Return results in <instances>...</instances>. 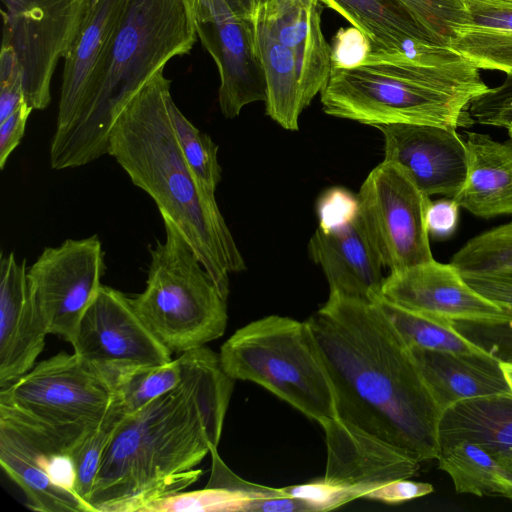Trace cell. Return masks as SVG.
Here are the masks:
<instances>
[{
  "instance_id": "cell-16",
  "label": "cell",
  "mask_w": 512,
  "mask_h": 512,
  "mask_svg": "<svg viewBox=\"0 0 512 512\" xmlns=\"http://www.w3.org/2000/svg\"><path fill=\"white\" fill-rule=\"evenodd\" d=\"M384 139V160L401 166L428 196L452 198L468 172V150L456 129L423 124L376 127Z\"/></svg>"
},
{
  "instance_id": "cell-47",
  "label": "cell",
  "mask_w": 512,
  "mask_h": 512,
  "mask_svg": "<svg viewBox=\"0 0 512 512\" xmlns=\"http://www.w3.org/2000/svg\"><path fill=\"white\" fill-rule=\"evenodd\" d=\"M485 6L512 9V0H467Z\"/></svg>"
},
{
  "instance_id": "cell-4",
  "label": "cell",
  "mask_w": 512,
  "mask_h": 512,
  "mask_svg": "<svg viewBox=\"0 0 512 512\" xmlns=\"http://www.w3.org/2000/svg\"><path fill=\"white\" fill-rule=\"evenodd\" d=\"M197 38L190 0H128L93 91L75 120L55 130L51 168H76L107 154L123 108L170 59L189 54Z\"/></svg>"
},
{
  "instance_id": "cell-14",
  "label": "cell",
  "mask_w": 512,
  "mask_h": 512,
  "mask_svg": "<svg viewBox=\"0 0 512 512\" xmlns=\"http://www.w3.org/2000/svg\"><path fill=\"white\" fill-rule=\"evenodd\" d=\"M74 353L105 373L166 364L172 352L135 310L131 297L102 285L69 341Z\"/></svg>"
},
{
  "instance_id": "cell-15",
  "label": "cell",
  "mask_w": 512,
  "mask_h": 512,
  "mask_svg": "<svg viewBox=\"0 0 512 512\" xmlns=\"http://www.w3.org/2000/svg\"><path fill=\"white\" fill-rule=\"evenodd\" d=\"M381 297L407 311L452 322L492 323L512 315V308L476 291L451 263L435 259L390 271Z\"/></svg>"
},
{
  "instance_id": "cell-3",
  "label": "cell",
  "mask_w": 512,
  "mask_h": 512,
  "mask_svg": "<svg viewBox=\"0 0 512 512\" xmlns=\"http://www.w3.org/2000/svg\"><path fill=\"white\" fill-rule=\"evenodd\" d=\"M171 81L159 70L127 103L108 138L132 183L155 202L192 248L224 298L229 274L246 268L243 256L208 189L187 164L170 116Z\"/></svg>"
},
{
  "instance_id": "cell-23",
  "label": "cell",
  "mask_w": 512,
  "mask_h": 512,
  "mask_svg": "<svg viewBox=\"0 0 512 512\" xmlns=\"http://www.w3.org/2000/svg\"><path fill=\"white\" fill-rule=\"evenodd\" d=\"M441 412L477 398L509 395L499 361L487 352L454 353L410 347Z\"/></svg>"
},
{
  "instance_id": "cell-40",
  "label": "cell",
  "mask_w": 512,
  "mask_h": 512,
  "mask_svg": "<svg viewBox=\"0 0 512 512\" xmlns=\"http://www.w3.org/2000/svg\"><path fill=\"white\" fill-rule=\"evenodd\" d=\"M210 455L212 463L211 474L206 486L244 492L254 499L287 496L282 488L259 485L239 477L221 459L217 446L211 448Z\"/></svg>"
},
{
  "instance_id": "cell-28",
  "label": "cell",
  "mask_w": 512,
  "mask_h": 512,
  "mask_svg": "<svg viewBox=\"0 0 512 512\" xmlns=\"http://www.w3.org/2000/svg\"><path fill=\"white\" fill-rule=\"evenodd\" d=\"M436 460L457 493L512 500V475L480 445L459 441L441 447Z\"/></svg>"
},
{
  "instance_id": "cell-30",
  "label": "cell",
  "mask_w": 512,
  "mask_h": 512,
  "mask_svg": "<svg viewBox=\"0 0 512 512\" xmlns=\"http://www.w3.org/2000/svg\"><path fill=\"white\" fill-rule=\"evenodd\" d=\"M106 374L116 400L124 412L130 414L175 388L182 380L183 364L179 356L166 364L127 368Z\"/></svg>"
},
{
  "instance_id": "cell-13",
  "label": "cell",
  "mask_w": 512,
  "mask_h": 512,
  "mask_svg": "<svg viewBox=\"0 0 512 512\" xmlns=\"http://www.w3.org/2000/svg\"><path fill=\"white\" fill-rule=\"evenodd\" d=\"M106 270L98 235L46 247L27 269L32 309L48 334L70 341Z\"/></svg>"
},
{
  "instance_id": "cell-19",
  "label": "cell",
  "mask_w": 512,
  "mask_h": 512,
  "mask_svg": "<svg viewBox=\"0 0 512 512\" xmlns=\"http://www.w3.org/2000/svg\"><path fill=\"white\" fill-rule=\"evenodd\" d=\"M258 11L274 37L294 54L305 108L321 93L332 70L331 46L321 28V3L264 0Z\"/></svg>"
},
{
  "instance_id": "cell-42",
  "label": "cell",
  "mask_w": 512,
  "mask_h": 512,
  "mask_svg": "<svg viewBox=\"0 0 512 512\" xmlns=\"http://www.w3.org/2000/svg\"><path fill=\"white\" fill-rule=\"evenodd\" d=\"M24 101L22 77L12 49L1 45L0 53V122L7 119Z\"/></svg>"
},
{
  "instance_id": "cell-17",
  "label": "cell",
  "mask_w": 512,
  "mask_h": 512,
  "mask_svg": "<svg viewBox=\"0 0 512 512\" xmlns=\"http://www.w3.org/2000/svg\"><path fill=\"white\" fill-rule=\"evenodd\" d=\"M327 447L324 479L363 498L387 482L414 477L420 462L401 449L338 417L322 425Z\"/></svg>"
},
{
  "instance_id": "cell-5",
  "label": "cell",
  "mask_w": 512,
  "mask_h": 512,
  "mask_svg": "<svg viewBox=\"0 0 512 512\" xmlns=\"http://www.w3.org/2000/svg\"><path fill=\"white\" fill-rule=\"evenodd\" d=\"M488 88L467 59L434 65L408 53L372 51L360 66L332 67L320 99L326 114L372 127L423 124L457 130L474 123L470 104Z\"/></svg>"
},
{
  "instance_id": "cell-43",
  "label": "cell",
  "mask_w": 512,
  "mask_h": 512,
  "mask_svg": "<svg viewBox=\"0 0 512 512\" xmlns=\"http://www.w3.org/2000/svg\"><path fill=\"white\" fill-rule=\"evenodd\" d=\"M433 490V486L429 483L412 481L410 478H401L374 488L363 498L397 505L426 496L432 493Z\"/></svg>"
},
{
  "instance_id": "cell-22",
  "label": "cell",
  "mask_w": 512,
  "mask_h": 512,
  "mask_svg": "<svg viewBox=\"0 0 512 512\" xmlns=\"http://www.w3.org/2000/svg\"><path fill=\"white\" fill-rule=\"evenodd\" d=\"M341 16L363 32L372 51L408 53L439 63L464 59L423 28L396 0H334Z\"/></svg>"
},
{
  "instance_id": "cell-9",
  "label": "cell",
  "mask_w": 512,
  "mask_h": 512,
  "mask_svg": "<svg viewBox=\"0 0 512 512\" xmlns=\"http://www.w3.org/2000/svg\"><path fill=\"white\" fill-rule=\"evenodd\" d=\"M357 196L359 218L384 267L396 271L434 259L426 226L430 196L401 166L383 160Z\"/></svg>"
},
{
  "instance_id": "cell-39",
  "label": "cell",
  "mask_w": 512,
  "mask_h": 512,
  "mask_svg": "<svg viewBox=\"0 0 512 512\" xmlns=\"http://www.w3.org/2000/svg\"><path fill=\"white\" fill-rule=\"evenodd\" d=\"M318 228L331 232L342 228L359 216L358 196L343 187H331L317 200Z\"/></svg>"
},
{
  "instance_id": "cell-11",
  "label": "cell",
  "mask_w": 512,
  "mask_h": 512,
  "mask_svg": "<svg viewBox=\"0 0 512 512\" xmlns=\"http://www.w3.org/2000/svg\"><path fill=\"white\" fill-rule=\"evenodd\" d=\"M0 464L40 512H92L76 493L72 448L33 421L0 406Z\"/></svg>"
},
{
  "instance_id": "cell-32",
  "label": "cell",
  "mask_w": 512,
  "mask_h": 512,
  "mask_svg": "<svg viewBox=\"0 0 512 512\" xmlns=\"http://www.w3.org/2000/svg\"><path fill=\"white\" fill-rule=\"evenodd\" d=\"M170 116L181 152L196 177L215 192L221 181L218 145L212 138L196 128L172 100Z\"/></svg>"
},
{
  "instance_id": "cell-29",
  "label": "cell",
  "mask_w": 512,
  "mask_h": 512,
  "mask_svg": "<svg viewBox=\"0 0 512 512\" xmlns=\"http://www.w3.org/2000/svg\"><path fill=\"white\" fill-rule=\"evenodd\" d=\"M409 347L454 353H484L455 329V322L400 308L381 296L374 300Z\"/></svg>"
},
{
  "instance_id": "cell-7",
  "label": "cell",
  "mask_w": 512,
  "mask_h": 512,
  "mask_svg": "<svg viewBox=\"0 0 512 512\" xmlns=\"http://www.w3.org/2000/svg\"><path fill=\"white\" fill-rule=\"evenodd\" d=\"M163 223L165 240L150 249L146 287L131 300L157 338L184 353L224 334L227 299L176 226Z\"/></svg>"
},
{
  "instance_id": "cell-25",
  "label": "cell",
  "mask_w": 512,
  "mask_h": 512,
  "mask_svg": "<svg viewBox=\"0 0 512 512\" xmlns=\"http://www.w3.org/2000/svg\"><path fill=\"white\" fill-rule=\"evenodd\" d=\"M459 441L480 445L512 475V396L457 403L442 413L440 448Z\"/></svg>"
},
{
  "instance_id": "cell-35",
  "label": "cell",
  "mask_w": 512,
  "mask_h": 512,
  "mask_svg": "<svg viewBox=\"0 0 512 512\" xmlns=\"http://www.w3.org/2000/svg\"><path fill=\"white\" fill-rule=\"evenodd\" d=\"M428 32L448 44L455 31L469 21L463 0H396Z\"/></svg>"
},
{
  "instance_id": "cell-18",
  "label": "cell",
  "mask_w": 512,
  "mask_h": 512,
  "mask_svg": "<svg viewBox=\"0 0 512 512\" xmlns=\"http://www.w3.org/2000/svg\"><path fill=\"white\" fill-rule=\"evenodd\" d=\"M128 0H91L81 29L65 56L56 130L78 116L104 67Z\"/></svg>"
},
{
  "instance_id": "cell-44",
  "label": "cell",
  "mask_w": 512,
  "mask_h": 512,
  "mask_svg": "<svg viewBox=\"0 0 512 512\" xmlns=\"http://www.w3.org/2000/svg\"><path fill=\"white\" fill-rule=\"evenodd\" d=\"M467 283L495 303L512 308V272L466 274Z\"/></svg>"
},
{
  "instance_id": "cell-37",
  "label": "cell",
  "mask_w": 512,
  "mask_h": 512,
  "mask_svg": "<svg viewBox=\"0 0 512 512\" xmlns=\"http://www.w3.org/2000/svg\"><path fill=\"white\" fill-rule=\"evenodd\" d=\"M469 112L474 122L481 125L512 127V75L494 88L476 97L470 104Z\"/></svg>"
},
{
  "instance_id": "cell-21",
  "label": "cell",
  "mask_w": 512,
  "mask_h": 512,
  "mask_svg": "<svg viewBox=\"0 0 512 512\" xmlns=\"http://www.w3.org/2000/svg\"><path fill=\"white\" fill-rule=\"evenodd\" d=\"M309 254L323 270L330 292L374 301L381 296L384 267L370 243L359 216L331 232L317 228Z\"/></svg>"
},
{
  "instance_id": "cell-41",
  "label": "cell",
  "mask_w": 512,
  "mask_h": 512,
  "mask_svg": "<svg viewBox=\"0 0 512 512\" xmlns=\"http://www.w3.org/2000/svg\"><path fill=\"white\" fill-rule=\"evenodd\" d=\"M372 52L368 37L356 27L341 28L335 34L331 46L334 68H354L362 65Z\"/></svg>"
},
{
  "instance_id": "cell-48",
  "label": "cell",
  "mask_w": 512,
  "mask_h": 512,
  "mask_svg": "<svg viewBox=\"0 0 512 512\" xmlns=\"http://www.w3.org/2000/svg\"><path fill=\"white\" fill-rule=\"evenodd\" d=\"M503 377L512 394V361H499Z\"/></svg>"
},
{
  "instance_id": "cell-45",
  "label": "cell",
  "mask_w": 512,
  "mask_h": 512,
  "mask_svg": "<svg viewBox=\"0 0 512 512\" xmlns=\"http://www.w3.org/2000/svg\"><path fill=\"white\" fill-rule=\"evenodd\" d=\"M459 208L450 197L431 201L426 215L429 236L438 240L450 237L458 225Z\"/></svg>"
},
{
  "instance_id": "cell-46",
  "label": "cell",
  "mask_w": 512,
  "mask_h": 512,
  "mask_svg": "<svg viewBox=\"0 0 512 512\" xmlns=\"http://www.w3.org/2000/svg\"><path fill=\"white\" fill-rule=\"evenodd\" d=\"M33 111L25 101L7 119L0 122V168L4 169L11 153L20 144L27 120Z\"/></svg>"
},
{
  "instance_id": "cell-33",
  "label": "cell",
  "mask_w": 512,
  "mask_h": 512,
  "mask_svg": "<svg viewBox=\"0 0 512 512\" xmlns=\"http://www.w3.org/2000/svg\"><path fill=\"white\" fill-rule=\"evenodd\" d=\"M125 415L115 398L103 421L82 439L72 453L76 468V493L89 507V499L104 451L116 426Z\"/></svg>"
},
{
  "instance_id": "cell-38",
  "label": "cell",
  "mask_w": 512,
  "mask_h": 512,
  "mask_svg": "<svg viewBox=\"0 0 512 512\" xmlns=\"http://www.w3.org/2000/svg\"><path fill=\"white\" fill-rule=\"evenodd\" d=\"M281 488L287 496L307 503L311 512L330 511L360 498L354 489L328 482L324 478Z\"/></svg>"
},
{
  "instance_id": "cell-26",
  "label": "cell",
  "mask_w": 512,
  "mask_h": 512,
  "mask_svg": "<svg viewBox=\"0 0 512 512\" xmlns=\"http://www.w3.org/2000/svg\"><path fill=\"white\" fill-rule=\"evenodd\" d=\"M258 3L252 19L257 52L265 79L266 114L282 128L296 131L304 108L295 57L293 52L270 32L258 11Z\"/></svg>"
},
{
  "instance_id": "cell-10",
  "label": "cell",
  "mask_w": 512,
  "mask_h": 512,
  "mask_svg": "<svg viewBox=\"0 0 512 512\" xmlns=\"http://www.w3.org/2000/svg\"><path fill=\"white\" fill-rule=\"evenodd\" d=\"M2 44L12 49L24 101L33 110L51 103V80L73 45L91 0H1Z\"/></svg>"
},
{
  "instance_id": "cell-12",
  "label": "cell",
  "mask_w": 512,
  "mask_h": 512,
  "mask_svg": "<svg viewBox=\"0 0 512 512\" xmlns=\"http://www.w3.org/2000/svg\"><path fill=\"white\" fill-rule=\"evenodd\" d=\"M258 1L190 0L197 35L218 69L219 107L228 119L266 98L252 19Z\"/></svg>"
},
{
  "instance_id": "cell-34",
  "label": "cell",
  "mask_w": 512,
  "mask_h": 512,
  "mask_svg": "<svg viewBox=\"0 0 512 512\" xmlns=\"http://www.w3.org/2000/svg\"><path fill=\"white\" fill-rule=\"evenodd\" d=\"M253 500V497L244 492L205 486L201 490L181 491L158 500L146 512H249Z\"/></svg>"
},
{
  "instance_id": "cell-2",
  "label": "cell",
  "mask_w": 512,
  "mask_h": 512,
  "mask_svg": "<svg viewBox=\"0 0 512 512\" xmlns=\"http://www.w3.org/2000/svg\"><path fill=\"white\" fill-rule=\"evenodd\" d=\"M307 322L337 417L420 463L437 459L442 412L410 347L378 304L330 292Z\"/></svg>"
},
{
  "instance_id": "cell-31",
  "label": "cell",
  "mask_w": 512,
  "mask_h": 512,
  "mask_svg": "<svg viewBox=\"0 0 512 512\" xmlns=\"http://www.w3.org/2000/svg\"><path fill=\"white\" fill-rule=\"evenodd\" d=\"M450 263L462 275L512 272V222L471 238Z\"/></svg>"
},
{
  "instance_id": "cell-6",
  "label": "cell",
  "mask_w": 512,
  "mask_h": 512,
  "mask_svg": "<svg viewBox=\"0 0 512 512\" xmlns=\"http://www.w3.org/2000/svg\"><path fill=\"white\" fill-rule=\"evenodd\" d=\"M224 371L263 386L321 426L337 417L332 384L307 322L270 315L235 331L220 348Z\"/></svg>"
},
{
  "instance_id": "cell-27",
  "label": "cell",
  "mask_w": 512,
  "mask_h": 512,
  "mask_svg": "<svg viewBox=\"0 0 512 512\" xmlns=\"http://www.w3.org/2000/svg\"><path fill=\"white\" fill-rule=\"evenodd\" d=\"M463 1L470 18L456 29L449 46L479 70L512 75V9Z\"/></svg>"
},
{
  "instance_id": "cell-50",
  "label": "cell",
  "mask_w": 512,
  "mask_h": 512,
  "mask_svg": "<svg viewBox=\"0 0 512 512\" xmlns=\"http://www.w3.org/2000/svg\"><path fill=\"white\" fill-rule=\"evenodd\" d=\"M507 131H508L509 139L512 141V127H509L507 129Z\"/></svg>"
},
{
  "instance_id": "cell-1",
  "label": "cell",
  "mask_w": 512,
  "mask_h": 512,
  "mask_svg": "<svg viewBox=\"0 0 512 512\" xmlns=\"http://www.w3.org/2000/svg\"><path fill=\"white\" fill-rule=\"evenodd\" d=\"M180 357L179 384L116 426L89 499L92 512H146L202 475L197 465L219 444L236 380L206 346Z\"/></svg>"
},
{
  "instance_id": "cell-36",
  "label": "cell",
  "mask_w": 512,
  "mask_h": 512,
  "mask_svg": "<svg viewBox=\"0 0 512 512\" xmlns=\"http://www.w3.org/2000/svg\"><path fill=\"white\" fill-rule=\"evenodd\" d=\"M455 329L498 361H512V315L492 323L455 322Z\"/></svg>"
},
{
  "instance_id": "cell-24",
  "label": "cell",
  "mask_w": 512,
  "mask_h": 512,
  "mask_svg": "<svg viewBox=\"0 0 512 512\" xmlns=\"http://www.w3.org/2000/svg\"><path fill=\"white\" fill-rule=\"evenodd\" d=\"M468 172L452 197L460 208L489 219L512 214V141L467 132Z\"/></svg>"
},
{
  "instance_id": "cell-8",
  "label": "cell",
  "mask_w": 512,
  "mask_h": 512,
  "mask_svg": "<svg viewBox=\"0 0 512 512\" xmlns=\"http://www.w3.org/2000/svg\"><path fill=\"white\" fill-rule=\"evenodd\" d=\"M114 402L107 374L74 352L43 360L0 388V406L53 433L72 453L103 421Z\"/></svg>"
},
{
  "instance_id": "cell-20",
  "label": "cell",
  "mask_w": 512,
  "mask_h": 512,
  "mask_svg": "<svg viewBox=\"0 0 512 512\" xmlns=\"http://www.w3.org/2000/svg\"><path fill=\"white\" fill-rule=\"evenodd\" d=\"M46 329L35 315L27 288L26 260L15 254L0 257V388L33 368L41 354Z\"/></svg>"
},
{
  "instance_id": "cell-49",
  "label": "cell",
  "mask_w": 512,
  "mask_h": 512,
  "mask_svg": "<svg viewBox=\"0 0 512 512\" xmlns=\"http://www.w3.org/2000/svg\"><path fill=\"white\" fill-rule=\"evenodd\" d=\"M321 4H324L328 8L337 12L341 16V9L334 0H318Z\"/></svg>"
}]
</instances>
